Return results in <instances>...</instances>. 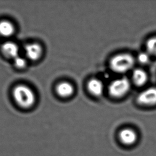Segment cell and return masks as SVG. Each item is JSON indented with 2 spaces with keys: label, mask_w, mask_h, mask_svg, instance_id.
Instances as JSON below:
<instances>
[{
  "label": "cell",
  "mask_w": 156,
  "mask_h": 156,
  "mask_svg": "<svg viewBox=\"0 0 156 156\" xmlns=\"http://www.w3.org/2000/svg\"><path fill=\"white\" fill-rule=\"evenodd\" d=\"M13 97L17 105L25 109L32 107L35 101V96L30 87L19 85L13 90Z\"/></svg>",
  "instance_id": "1"
},
{
  "label": "cell",
  "mask_w": 156,
  "mask_h": 156,
  "mask_svg": "<svg viewBox=\"0 0 156 156\" xmlns=\"http://www.w3.org/2000/svg\"><path fill=\"white\" fill-rule=\"evenodd\" d=\"M134 59L129 54L123 53L117 55L110 61V67L112 70L117 73H124L133 68Z\"/></svg>",
  "instance_id": "2"
},
{
  "label": "cell",
  "mask_w": 156,
  "mask_h": 156,
  "mask_svg": "<svg viewBox=\"0 0 156 156\" xmlns=\"http://www.w3.org/2000/svg\"><path fill=\"white\" fill-rule=\"evenodd\" d=\"M117 137L119 143L127 148L135 146L139 140V133L135 129L131 127H125L120 129Z\"/></svg>",
  "instance_id": "3"
},
{
  "label": "cell",
  "mask_w": 156,
  "mask_h": 156,
  "mask_svg": "<svg viewBox=\"0 0 156 156\" xmlns=\"http://www.w3.org/2000/svg\"><path fill=\"white\" fill-rule=\"evenodd\" d=\"M130 87V82L127 78H119L114 80L110 84L109 92L113 97H121L128 92Z\"/></svg>",
  "instance_id": "4"
},
{
  "label": "cell",
  "mask_w": 156,
  "mask_h": 156,
  "mask_svg": "<svg viewBox=\"0 0 156 156\" xmlns=\"http://www.w3.org/2000/svg\"><path fill=\"white\" fill-rule=\"evenodd\" d=\"M139 104L146 105L156 104V87H151L143 91L137 98Z\"/></svg>",
  "instance_id": "5"
},
{
  "label": "cell",
  "mask_w": 156,
  "mask_h": 156,
  "mask_svg": "<svg viewBox=\"0 0 156 156\" xmlns=\"http://www.w3.org/2000/svg\"><path fill=\"white\" fill-rule=\"evenodd\" d=\"M25 52L29 59L34 61L37 60L42 55V48L36 43L30 44L26 46Z\"/></svg>",
  "instance_id": "6"
},
{
  "label": "cell",
  "mask_w": 156,
  "mask_h": 156,
  "mask_svg": "<svg viewBox=\"0 0 156 156\" xmlns=\"http://www.w3.org/2000/svg\"><path fill=\"white\" fill-rule=\"evenodd\" d=\"M2 51L6 57L15 59L18 56L19 48L15 43L6 42L2 45Z\"/></svg>",
  "instance_id": "7"
},
{
  "label": "cell",
  "mask_w": 156,
  "mask_h": 156,
  "mask_svg": "<svg viewBox=\"0 0 156 156\" xmlns=\"http://www.w3.org/2000/svg\"><path fill=\"white\" fill-rule=\"evenodd\" d=\"M56 92L61 97H69L74 92V87L69 83H60L56 87Z\"/></svg>",
  "instance_id": "8"
},
{
  "label": "cell",
  "mask_w": 156,
  "mask_h": 156,
  "mask_svg": "<svg viewBox=\"0 0 156 156\" xmlns=\"http://www.w3.org/2000/svg\"><path fill=\"white\" fill-rule=\"evenodd\" d=\"M88 89L93 95L100 96L103 92V84L101 80L92 79L88 83Z\"/></svg>",
  "instance_id": "9"
},
{
  "label": "cell",
  "mask_w": 156,
  "mask_h": 156,
  "mask_svg": "<svg viewBox=\"0 0 156 156\" xmlns=\"http://www.w3.org/2000/svg\"><path fill=\"white\" fill-rule=\"evenodd\" d=\"M133 80L137 86H142L148 80V76L144 70L137 69L133 73Z\"/></svg>",
  "instance_id": "10"
},
{
  "label": "cell",
  "mask_w": 156,
  "mask_h": 156,
  "mask_svg": "<svg viewBox=\"0 0 156 156\" xmlns=\"http://www.w3.org/2000/svg\"><path fill=\"white\" fill-rule=\"evenodd\" d=\"M15 32V28L13 23L6 20L0 22V35L4 37L11 36Z\"/></svg>",
  "instance_id": "11"
},
{
  "label": "cell",
  "mask_w": 156,
  "mask_h": 156,
  "mask_svg": "<svg viewBox=\"0 0 156 156\" xmlns=\"http://www.w3.org/2000/svg\"><path fill=\"white\" fill-rule=\"evenodd\" d=\"M146 47L149 54L156 55V37L149 39L147 41Z\"/></svg>",
  "instance_id": "12"
},
{
  "label": "cell",
  "mask_w": 156,
  "mask_h": 156,
  "mask_svg": "<svg viewBox=\"0 0 156 156\" xmlns=\"http://www.w3.org/2000/svg\"><path fill=\"white\" fill-rule=\"evenodd\" d=\"M14 63L15 65L18 68H23L26 65V61L25 59L19 56L14 59Z\"/></svg>",
  "instance_id": "13"
},
{
  "label": "cell",
  "mask_w": 156,
  "mask_h": 156,
  "mask_svg": "<svg viewBox=\"0 0 156 156\" xmlns=\"http://www.w3.org/2000/svg\"><path fill=\"white\" fill-rule=\"evenodd\" d=\"M138 60L142 63H147L150 60V55L148 52L141 53L138 55Z\"/></svg>",
  "instance_id": "14"
}]
</instances>
